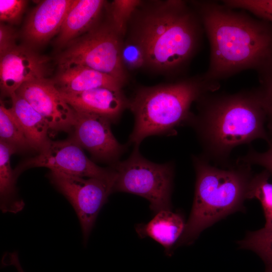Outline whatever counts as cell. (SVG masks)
Masks as SVG:
<instances>
[{"label": "cell", "instance_id": "cell-16", "mask_svg": "<svg viewBox=\"0 0 272 272\" xmlns=\"http://www.w3.org/2000/svg\"><path fill=\"white\" fill-rule=\"evenodd\" d=\"M53 81L60 92L66 93H79L98 88L121 90L124 85L112 76L83 66L59 70Z\"/></svg>", "mask_w": 272, "mask_h": 272}, {"label": "cell", "instance_id": "cell-20", "mask_svg": "<svg viewBox=\"0 0 272 272\" xmlns=\"http://www.w3.org/2000/svg\"><path fill=\"white\" fill-rule=\"evenodd\" d=\"M265 170L253 175L248 192V199L256 198L260 202L265 218V225L262 228L267 231L272 228V183Z\"/></svg>", "mask_w": 272, "mask_h": 272}, {"label": "cell", "instance_id": "cell-21", "mask_svg": "<svg viewBox=\"0 0 272 272\" xmlns=\"http://www.w3.org/2000/svg\"><path fill=\"white\" fill-rule=\"evenodd\" d=\"M0 141L12 145L18 149L31 148L25 132L11 108L1 101Z\"/></svg>", "mask_w": 272, "mask_h": 272}, {"label": "cell", "instance_id": "cell-3", "mask_svg": "<svg viewBox=\"0 0 272 272\" xmlns=\"http://www.w3.org/2000/svg\"><path fill=\"white\" fill-rule=\"evenodd\" d=\"M141 10L131 40L142 48L146 65L160 71L181 70L201 43L204 30L196 11L180 0L156 2Z\"/></svg>", "mask_w": 272, "mask_h": 272}, {"label": "cell", "instance_id": "cell-19", "mask_svg": "<svg viewBox=\"0 0 272 272\" xmlns=\"http://www.w3.org/2000/svg\"><path fill=\"white\" fill-rule=\"evenodd\" d=\"M18 150L15 146L0 141L1 210L3 213L16 214L25 206L22 199L15 197L17 177L11 166V157Z\"/></svg>", "mask_w": 272, "mask_h": 272}, {"label": "cell", "instance_id": "cell-4", "mask_svg": "<svg viewBox=\"0 0 272 272\" xmlns=\"http://www.w3.org/2000/svg\"><path fill=\"white\" fill-rule=\"evenodd\" d=\"M192 161L196 174L194 196L178 246L192 243L207 228L244 210L253 176L251 165L237 161L226 169L212 166L201 155L192 156Z\"/></svg>", "mask_w": 272, "mask_h": 272}, {"label": "cell", "instance_id": "cell-25", "mask_svg": "<svg viewBox=\"0 0 272 272\" xmlns=\"http://www.w3.org/2000/svg\"><path fill=\"white\" fill-rule=\"evenodd\" d=\"M260 91L266 113L267 131L269 137L268 146L272 145V64L258 73Z\"/></svg>", "mask_w": 272, "mask_h": 272}, {"label": "cell", "instance_id": "cell-22", "mask_svg": "<svg viewBox=\"0 0 272 272\" xmlns=\"http://www.w3.org/2000/svg\"><path fill=\"white\" fill-rule=\"evenodd\" d=\"M238 243L240 248L252 250L261 258L264 272H272V228L250 232Z\"/></svg>", "mask_w": 272, "mask_h": 272}, {"label": "cell", "instance_id": "cell-9", "mask_svg": "<svg viewBox=\"0 0 272 272\" xmlns=\"http://www.w3.org/2000/svg\"><path fill=\"white\" fill-rule=\"evenodd\" d=\"M39 152L37 156L23 164L19 172L26 167H44L85 178L115 179V172L111 167L103 168L95 164L72 138L64 141L49 140Z\"/></svg>", "mask_w": 272, "mask_h": 272}, {"label": "cell", "instance_id": "cell-15", "mask_svg": "<svg viewBox=\"0 0 272 272\" xmlns=\"http://www.w3.org/2000/svg\"><path fill=\"white\" fill-rule=\"evenodd\" d=\"M106 2L102 0H75L63 22L55 44L66 46L94 26Z\"/></svg>", "mask_w": 272, "mask_h": 272}, {"label": "cell", "instance_id": "cell-23", "mask_svg": "<svg viewBox=\"0 0 272 272\" xmlns=\"http://www.w3.org/2000/svg\"><path fill=\"white\" fill-rule=\"evenodd\" d=\"M142 4L139 0H115L112 2L111 23L121 35L125 34L128 21Z\"/></svg>", "mask_w": 272, "mask_h": 272}, {"label": "cell", "instance_id": "cell-30", "mask_svg": "<svg viewBox=\"0 0 272 272\" xmlns=\"http://www.w3.org/2000/svg\"><path fill=\"white\" fill-rule=\"evenodd\" d=\"M3 261L7 265L15 266L17 272H25L20 262L18 253L16 252L6 254L3 257Z\"/></svg>", "mask_w": 272, "mask_h": 272}, {"label": "cell", "instance_id": "cell-7", "mask_svg": "<svg viewBox=\"0 0 272 272\" xmlns=\"http://www.w3.org/2000/svg\"><path fill=\"white\" fill-rule=\"evenodd\" d=\"M121 36L111 22L96 25L69 43L58 55L56 63L59 69L74 66L88 67L124 84L126 74L121 59Z\"/></svg>", "mask_w": 272, "mask_h": 272}, {"label": "cell", "instance_id": "cell-26", "mask_svg": "<svg viewBox=\"0 0 272 272\" xmlns=\"http://www.w3.org/2000/svg\"><path fill=\"white\" fill-rule=\"evenodd\" d=\"M121 59L125 69L134 70L146 65L145 55L142 48L132 40L123 42Z\"/></svg>", "mask_w": 272, "mask_h": 272}, {"label": "cell", "instance_id": "cell-1", "mask_svg": "<svg viewBox=\"0 0 272 272\" xmlns=\"http://www.w3.org/2000/svg\"><path fill=\"white\" fill-rule=\"evenodd\" d=\"M198 15L210 45L204 74L219 83L242 71L258 73L272 64V25L214 1L190 2ZM239 10V9H238Z\"/></svg>", "mask_w": 272, "mask_h": 272}, {"label": "cell", "instance_id": "cell-13", "mask_svg": "<svg viewBox=\"0 0 272 272\" xmlns=\"http://www.w3.org/2000/svg\"><path fill=\"white\" fill-rule=\"evenodd\" d=\"M74 0H45L29 14L22 31L27 46L34 49L59 33Z\"/></svg>", "mask_w": 272, "mask_h": 272}, {"label": "cell", "instance_id": "cell-8", "mask_svg": "<svg viewBox=\"0 0 272 272\" xmlns=\"http://www.w3.org/2000/svg\"><path fill=\"white\" fill-rule=\"evenodd\" d=\"M48 177L73 207L86 243L101 209L113 192L115 179L85 178L57 170H51Z\"/></svg>", "mask_w": 272, "mask_h": 272}, {"label": "cell", "instance_id": "cell-27", "mask_svg": "<svg viewBox=\"0 0 272 272\" xmlns=\"http://www.w3.org/2000/svg\"><path fill=\"white\" fill-rule=\"evenodd\" d=\"M27 2L23 0H0V20L10 24L18 22Z\"/></svg>", "mask_w": 272, "mask_h": 272}, {"label": "cell", "instance_id": "cell-17", "mask_svg": "<svg viewBox=\"0 0 272 272\" xmlns=\"http://www.w3.org/2000/svg\"><path fill=\"white\" fill-rule=\"evenodd\" d=\"M185 225L180 214L166 210L156 213L148 223L137 225L135 231L140 237H149L160 244L166 254L169 255L173 246L181 236Z\"/></svg>", "mask_w": 272, "mask_h": 272}, {"label": "cell", "instance_id": "cell-14", "mask_svg": "<svg viewBox=\"0 0 272 272\" xmlns=\"http://www.w3.org/2000/svg\"><path fill=\"white\" fill-rule=\"evenodd\" d=\"M76 111L96 114L116 122L128 107L129 100L121 90L98 88L79 93L60 92Z\"/></svg>", "mask_w": 272, "mask_h": 272}, {"label": "cell", "instance_id": "cell-2", "mask_svg": "<svg viewBox=\"0 0 272 272\" xmlns=\"http://www.w3.org/2000/svg\"><path fill=\"white\" fill-rule=\"evenodd\" d=\"M197 113L190 126L194 130L209 162L227 168L235 147L262 139L269 143L266 113L260 91L244 90L234 94L209 93L196 102Z\"/></svg>", "mask_w": 272, "mask_h": 272}, {"label": "cell", "instance_id": "cell-24", "mask_svg": "<svg viewBox=\"0 0 272 272\" xmlns=\"http://www.w3.org/2000/svg\"><path fill=\"white\" fill-rule=\"evenodd\" d=\"M222 3L230 8L242 10L272 25V0H226Z\"/></svg>", "mask_w": 272, "mask_h": 272}, {"label": "cell", "instance_id": "cell-11", "mask_svg": "<svg viewBox=\"0 0 272 272\" xmlns=\"http://www.w3.org/2000/svg\"><path fill=\"white\" fill-rule=\"evenodd\" d=\"M16 93L43 116L50 130H73L76 112L64 100L53 80L45 79L25 83Z\"/></svg>", "mask_w": 272, "mask_h": 272}, {"label": "cell", "instance_id": "cell-29", "mask_svg": "<svg viewBox=\"0 0 272 272\" xmlns=\"http://www.w3.org/2000/svg\"><path fill=\"white\" fill-rule=\"evenodd\" d=\"M17 34L10 26L2 23L0 25V56L17 46Z\"/></svg>", "mask_w": 272, "mask_h": 272}, {"label": "cell", "instance_id": "cell-6", "mask_svg": "<svg viewBox=\"0 0 272 272\" xmlns=\"http://www.w3.org/2000/svg\"><path fill=\"white\" fill-rule=\"evenodd\" d=\"M116 174L113 192L136 194L147 199L155 213L170 210L174 164H158L143 157L139 147H134L127 159L111 167Z\"/></svg>", "mask_w": 272, "mask_h": 272}, {"label": "cell", "instance_id": "cell-28", "mask_svg": "<svg viewBox=\"0 0 272 272\" xmlns=\"http://www.w3.org/2000/svg\"><path fill=\"white\" fill-rule=\"evenodd\" d=\"M265 152H259L250 147L247 153L237 160L250 165H256L261 166L272 176V145L268 146Z\"/></svg>", "mask_w": 272, "mask_h": 272}, {"label": "cell", "instance_id": "cell-5", "mask_svg": "<svg viewBox=\"0 0 272 272\" xmlns=\"http://www.w3.org/2000/svg\"><path fill=\"white\" fill-rule=\"evenodd\" d=\"M219 83L208 80L204 75L175 83L139 88L128 107L134 118L128 143L139 147L146 138L172 134L176 128L190 125L194 116L193 102L203 95L215 92Z\"/></svg>", "mask_w": 272, "mask_h": 272}, {"label": "cell", "instance_id": "cell-12", "mask_svg": "<svg viewBox=\"0 0 272 272\" xmlns=\"http://www.w3.org/2000/svg\"><path fill=\"white\" fill-rule=\"evenodd\" d=\"M76 112L72 138L96 159L112 165L119 161L127 147L115 138L111 129V121L96 114Z\"/></svg>", "mask_w": 272, "mask_h": 272}, {"label": "cell", "instance_id": "cell-18", "mask_svg": "<svg viewBox=\"0 0 272 272\" xmlns=\"http://www.w3.org/2000/svg\"><path fill=\"white\" fill-rule=\"evenodd\" d=\"M11 109L20 122L31 148L39 151L50 140L49 125L43 116L25 99L14 93Z\"/></svg>", "mask_w": 272, "mask_h": 272}, {"label": "cell", "instance_id": "cell-10", "mask_svg": "<svg viewBox=\"0 0 272 272\" xmlns=\"http://www.w3.org/2000/svg\"><path fill=\"white\" fill-rule=\"evenodd\" d=\"M51 70L49 57L26 45H17L0 56L1 92L10 97L25 83L48 79Z\"/></svg>", "mask_w": 272, "mask_h": 272}]
</instances>
